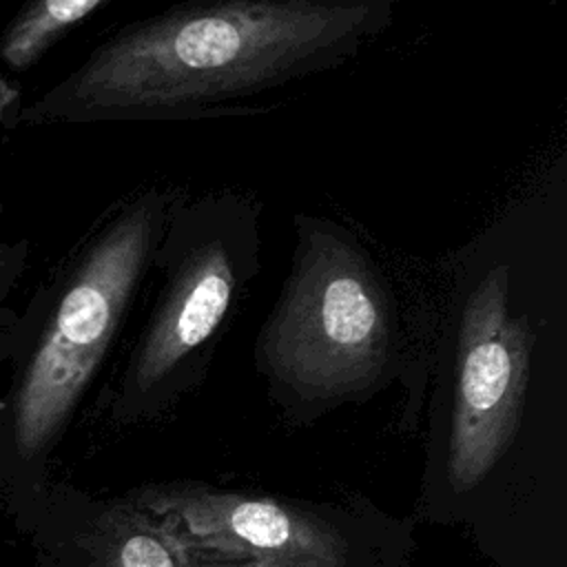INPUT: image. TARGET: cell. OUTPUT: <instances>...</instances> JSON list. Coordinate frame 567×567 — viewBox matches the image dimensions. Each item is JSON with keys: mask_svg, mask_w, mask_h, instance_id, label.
<instances>
[{"mask_svg": "<svg viewBox=\"0 0 567 567\" xmlns=\"http://www.w3.org/2000/svg\"><path fill=\"white\" fill-rule=\"evenodd\" d=\"M392 0H221L131 22L35 100L29 122H171L264 111L259 97L352 60Z\"/></svg>", "mask_w": 567, "mask_h": 567, "instance_id": "obj_1", "label": "cell"}, {"mask_svg": "<svg viewBox=\"0 0 567 567\" xmlns=\"http://www.w3.org/2000/svg\"><path fill=\"white\" fill-rule=\"evenodd\" d=\"M182 195L151 186L120 202L31 299V332L0 401V481L18 501L75 416L151 270Z\"/></svg>", "mask_w": 567, "mask_h": 567, "instance_id": "obj_2", "label": "cell"}, {"mask_svg": "<svg viewBox=\"0 0 567 567\" xmlns=\"http://www.w3.org/2000/svg\"><path fill=\"white\" fill-rule=\"evenodd\" d=\"M255 365L281 416L301 425L408 374L396 290L352 230L295 215L290 272L257 334Z\"/></svg>", "mask_w": 567, "mask_h": 567, "instance_id": "obj_3", "label": "cell"}, {"mask_svg": "<svg viewBox=\"0 0 567 567\" xmlns=\"http://www.w3.org/2000/svg\"><path fill=\"white\" fill-rule=\"evenodd\" d=\"M151 268L159 292L106 403L124 425L164 416L208 374L219 332L261 268L259 204L237 190L182 195Z\"/></svg>", "mask_w": 567, "mask_h": 567, "instance_id": "obj_4", "label": "cell"}, {"mask_svg": "<svg viewBox=\"0 0 567 567\" xmlns=\"http://www.w3.org/2000/svg\"><path fill=\"white\" fill-rule=\"evenodd\" d=\"M536 332L514 312L507 266L467 292L454 334L447 470L456 489L478 483L512 445L525 412Z\"/></svg>", "mask_w": 567, "mask_h": 567, "instance_id": "obj_5", "label": "cell"}, {"mask_svg": "<svg viewBox=\"0 0 567 567\" xmlns=\"http://www.w3.org/2000/svg\"><path fill=\"white\" fill-rule=\"evenodd\" d=\"M104 4L109 0H35L24 4L0 38V60L16 71L29 69Z\"/></svg>", "mask_w": 567, "mask_h": 567, "instance_id": "obj_6", "label": "cell"}, {"mask_svg": "<svg viewBox=\"0 0 567 567\" xmlns=\"http://www.w3.org/2000/svg\"><path fill=\"white\" fill-rule=\"evenodd\" d=\"M31 244L27 237L0 239V368L18 359L31 332V310H18L13 295L29 268Z\"/></svg>", "mask_w": 567, "mask_h": 567, "instance_id": "obj_7", "label": "cell"}, {"mask_svg": "<svg viewBox=\"0 0 567 567\" xmlns=\"http://www.w3.org/2000/svg\"><path fill=\"white\" fill-rule=\"evenodd\" d=\"M120 567H175L166 547L148 532H131L120 545Z\"/></svg>", "mask_w": 567, "mask_h": 567, "instance_id": "obj_8", "label": "cell"}, {"mask_svg": "<svg viewBox=\"0 0 567 567\" xmlns=\"http://www.w3.org/2000/svg\"><path fill=\"white\" fill-rule=\"evenodd\" d=\"M0 208H2V206H0Z\"/></svg>", "mask_w": 567, "mask_h": 567, "instance_id": "obj_9", "label": "cell"}]
</instances>
